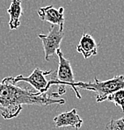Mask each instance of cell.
<instances>
[{
	"label": "cell",
	"mask_w": 124,
	"mask_h": 130,
	"mask_svg": "<svg viewBox=\"0 0 124 130\" xmlns=\"http://www.w3.org/2000/svg\"><path fill=\"white\" fill-rule=\"evenodd\" d=\"M58 93H40L33 90L23 89L17 86L10 79L5 77L0 83V112L5 120H11L19 116L26 105L51 106L64 105V99H56Z\"/></svg>",
	"instance_id": "cell-1"
},
{
	"label": "cell",
	"mask_w": 124,
	"mask_h": 130,
	"mask_svg": "<svg viewBox=\"0 0 124 130\" xmlns=\"http://www.w3.org/2000/svg\"><path fill=\"white\" fill-rule=\"evenodd\" d=\"M69 86L71 87L72 90L75 91V94L78 99H81V95L79 91V89L93 91L96 93V102L100 103L106 100L108 95L112 94L114 91L124 89V76H115L111 79L105 80V81H101L95 77L93 81L89 82V83L75 82Z\"/></svg>",
	"instance_id": "cell-2"
},
{
	"label": "cell",
	"mask_w": 124,
	"mask_h": 130,
	"mask_svg": "<svg viewBox=\"0 0 124 130\" xmlns=\"http://www.w3.org/2000/svg\"><path fill=\"white\" fill-rule=\"evenodd\" d=\"M64 36V27H60L56 25H51L49 34L38 35V38L42 42L46 61H49L51 56L56 54L57 49L60 48Z\"/></svg>",
	"instance_id": "cell-3"
},
{
	"label": "cell",
	"mask_w": 124,
	"mask_h": 130,
	"mask_svg": "<svg viewBox=\"0 0 124 130\" xmlns=\"http://www.w3.org/2000/svg\"><path fill=\"white\" fill-rule=\"evenodd\" d=\"M56 55L58 56V68L56 71V76L54 79L51 78L49 80V85L50 87L53 85H62L63 87L66 85L69 86L71 84L75 83L71 64L70 61L64 55L61 48L57 49Z\"/></svg>",
	"instance_id": "cell-4"
},
{
	"label": "cell",
	"mask_w": 124,
	"mask_h": 130,
	"mask_svg": "<svg viewBox=\"0 0 124 130\" xmlns=\"http://www.w3.org/2000/svg\"><path fill=\"white\" fill-rule=\"evenodd\" d=\"M52 72V70L46 71V70H42L39 68H36L34 69V70L32 72L29 76L19 75L15 76V77L10 76V79L14 85H16L19 82H26V83H28L29 85H31L38 92L47 93L50 86L49 85V80H48L46 78V76L49 75Z\"/></svg>",
	"instance_id": "cell-5"
},
{
	"label": "cell",
	"mask_w": 124,
	"mask_h": 130,
	"mask_svg": "<svg viewBox=\"0 0 124 130\" xmlns=\"http://www.w3.org/2000/svg\"><path fill=\"white\" fill-rule=\"evenodd\" d=\"M40 20L42 21L49 22L51 25H56L60 27H64V8L59 7L56 9L54 5L41 7L37 11Z\"/></svg>",
	"instance_id": "cell-6"
},
{
	"label": "cell",
	"mask_w": 124,
	"mask_h": 130,
	"mask_svg": "<svg viewBox=\"0 0 124 130\" xmlns=\"http://www.w3.org/2000/svg\"><path fill=\"white\" fill-rule=\"evenodd\" d=\"M53 121L56 127L70 126V127H75L76 129H79L83 124V120L78 114V112L75 108L72 109L70 112H63V113L56 116Z\"/></svg>",
	"instance_id": "cell-7"
},
{
	"label": "cell",
	"mask_w": 124,
	"mask_h": 130,
	"mask_svg": "<svg viewBox=\"0 0 124 130\" xmlns=\"http://www.w3.org/2000/svg\"><path fill=\"white\" fill-rule=\"evenodd\" d=\"M77 51L83 55L85 59H89L90 57L97 55L98 45L91 34L84 32L77 46Z\"/></svg>",
	"instance_id": "cell-8"
},
{
	"label": "cell",
	"mask_w": 124,
	"mask_h": 130,
	"mask_svg": "<svg viewBox=\"0 0 124 130\" xmlns=\"http://www.w3.org/2000/svg\"><path fill=\"white\" fill-rule=\"evenodd\" d=\"M21 0H11V5L7 9V12L10 15L9 28L11 31L17 29L20 26V17L22 15Z\"/></svg>",
	"instance_id": "cell-9"
},
{
	"label": "cell",
	"mask_w": 124,
	"mask_h": 130,
	"mask_svg": "<svg viewBox=\"0 0 124 130\" xmlns=\"http://www.w3.org/2000/svg\"><path fill=\"white\" fill-rule=\"evenodd\" d=\"M106 100L113 102L116 106H119L121 111L124 112V89L118 90L112 94L108 95Z\"/></svg>",
	"instance_id": "cell-10"
},
{
	"label": "cell",
	"mask_w": 124,
	"mask_h": 130,
	"mask_svg": "<svg viewBox=\"0 0 124 130\" xmlns=\"http://www.w3.org/2000/svg\"><path fill=\"white\" fill-rule=\"evenodd\" d=\"M106 130H124V118L112 120L106 125Z\"/></svg>",
	"instance_id": "cell-11"
}]
</instances>
